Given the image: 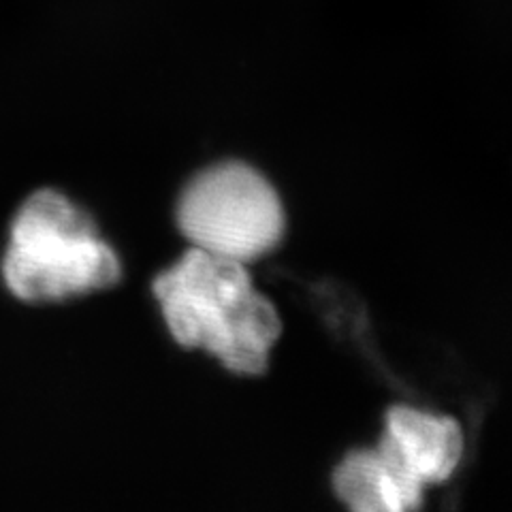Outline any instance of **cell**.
Instances as JSON below:
<instances>
[{
  "mask_svg": "<svg viewBox=\"0 0 512 512\" xmlns=\"http://www.w3.org/2000/svg\"><path fill=\"white\" fill-rule=\"evenodd\" d=\"M154 295L184 348L212 352L231 372L267 370L282 323L274 303L252 288L244 263L192 248L154 280Z\"/></svg>",
  "mask_w": 512,
  "mask_h": 512,
  "instance_id": "cell-1",
  "label": "cell"
},
{
  "mask_svg": "<svg viewBox=\"0 0 512 512\" xmlns=\"http://www.w3.org/2000/svg\"><path fill=\"white\" fill-rule=\"evenodd\" d=\"M120 261L94 220L56 190H39L11 224L3 261L9 291L22 301H60L118 284Z\"/></svg>",
  "mask_w": 512,
  "mask_h": 512,
  "instance_id": "cell-2",
  "label": "cell"
},
{
  "mask_svg": "<svg viewBox=\"0 0 512 512\" xmlns=\"http://www.w3.org/2000/svg\"><path fill=\"white\" fill-rule=\"evenodd\" d=\"M178 224L195 248L248 263L280 244L284 212L274 186L233 160L201 171L186 186Z\"/></svg>",
  "mask_w": 512,
  "mask_h": 512,
  "instance_id": "cell-3",
  "label": "cell"
},
{
  "mask_svg": "<svg viewBox=\"0 0 512 512\" xmlns=\"http://www.w3.org/2000/svg\"><path fill=\"white\" fill-rule=\"evenodd\" d=\"M338 498L357 512H404L423 504V483L408 470L387 440L376 451L350 453L333 474Z\"/></svg>",
  "mask_w": 512,
  "mask_h": 512,
  "instance_id": "cell-4",
  "label": "cell"
},
{
  "mask_svg": "<svg viewBox=\"0 0 512 512\" xmlns=\"http://www.w3.org/2000/svg\"><path fill=\"white\" fill-rule=\"evenodd\" d=\"M423 485L442 483L453 474L463 453L461 427L451 416H434L406 406L387 414V434L382 436Z\"/></svg>",
  "mask_w": 512,
  "mask_h": 512,
  "instance_id": "cell-5",
  "label": "cell"
}]
</instances>
